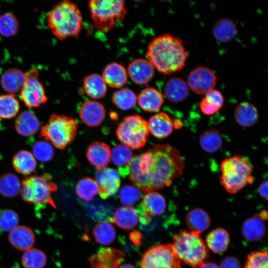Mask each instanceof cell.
Masks as SVG:
<instances>
[{
    "instance_id": "42",
    "label": "cell",
    "mask_w": 268,
    "mask_h": 268,
    "mask_svg": "<svg viewBox=\"0 0 268 268\" xmlns=\"http://www.w3.org/2000/svg\"><path fill=\"white\" fill-rule=\"evenodd\" d=\"M75 192L80 199L89 201L98 193V186L95 180L90 177H86L77 183Z\"/></svg>"
},
{
    "instance_id": "46",
    "label": "cell",
    "mask_w": 268,
    "mask_h": 268,
    "mask_svg": "<svg viewBox=\"0 0 268 268\" xmlns=\"http://www.w3.org/2000/svg\"><path fill=\"white\" fill-rule=\"evenodd\" d=\"M268 253L267 250L256 251L249 254L244 268H268Z\"/></svg>"
},
{
    "instance_id": "12",
    "label": "cell",
    "mask_w": 268,
    "mask_h": 268,
    "mask_svg": "<svg viewBox=\"0 0 268 268\" xmlns=\"http://www.w3.org/2000/svg\"><path fill=\"white\" fill-rule=\"evenodd\" d=\"M216 81V75L211 69L205 67H198L189 74L187 84L195 93L205 94L214 89Z\"/></svg>"
},
{
    "instance_id": "45",
    "label": "cell",
    "mask_w": 268,
    "mask_h": 268,
    "mask_svg": "<svg viewBox=\"0 0 268 268\" xmlns=\"http://www.w3.org/2000/svg\"><path fill=\"white\" fill-rule=\"evenodd\" d=\"M142 197L140 190L137 188L129 185L124 186L120 190L119 197L121 203L127 206L134 205Z\"/></svg>"
},
{
    "instance_id": "11",
    "label": "cell",
    "mask_w": 268,
    "mask_h": 268,
    "mask_svg": "<svg viewBox=\"0 0 268 268\" xmlns=\"http://www.w3.org/2000/svg\"><path fill=\"white\" fill-rule=\"evenodd\" d=\"M39 73L35 67L24 72L25 81L20 97L28 107H39L48 100L44 86L38 78Z\"/></svg>"
},
{
    "instance_id": "49",
    "label": "cell",
    "mask_w": 268,
    "mask_h": 268,
    "mask_svg": "<svg viewBox=\"0 0 268 268\" xmlns=\"http://www.w3.org/2000/svg\"><path fill=\"white\" fill-rule=\"evenodd\" d=\"M141 234L139 231L135 230L130 233L129 238L135 246H138L141 243Z\"/></svg>"
},
{
    "instance_id": "31",
    "label": "cell",
    "mask_w": 268,
    "mask_h": 268,
    "mask_svg": "<svg viewBox=\"0 0 268 268\" xmlns=\"http://www.w3.org/2000/svg\"><path fill=\"white\" fill-rule=\"evenodd\" d=\"M185 221L191 231L199 234L206 230L210 224L209 215L200 208H195L190 210L186 216Z\"/></svg>"
},
{
    "instance_id": "3",
    "label": "cell",
    "mask_w": 268,
    "mask_h": 268,
    "mask_svg": "<svg viewBox=\"0 0 268 268\" xmlns=\"http://www.w3.org/2000/svg\"><path fill=\"white\" fill-rule=\"evenodd\" d=\"M48 26L60 40L77 37L82 28V17L77 5L64 0L56 4L48 12Z\"/></svg>"
},
{
    "instance_id": "30",
    "label": "cell",
    "mask_w": 268,
    "mask_h": 268,
    "mask_svg": "<svg viewBox=\"0 0 268 268\" xmlns=\"http://www.w3.org/2000/svg\"><path fill=\"white\" fill-rule=\"evenodd\" d=\"M206 246L215 254L225 252L230 242V236L227 231L217 228L210 231L206 237Z\"/></svg>"
},
{
    "instance_id": "52",
    "label": "cell",
    "mask_w": 268,
    "mask_h": 268,
    "mask_svg": "<svg viewBox=\"0 0 268 268\" xmlns=\"http://www.w3.org/2000/svg\"><path fill=\"white\" fill-rule=\"evenodd\" d=\"M173 126L175 128H180L181 127V124H182L181 121L176 119L174 120V122H173Z\"/></svg>"
},
{
    "instance_id": "13",
    "label": "cell",
    "mask_w": 268,
    "mask_h": 268,
    "mask_svg": "<svg viewBox=\"0 0 268 268\" xmlns=\"http://www.w3.org/2000/svg\"><path fill=\"white\" fill-rule=\"evenodd\" d=\"M98 193L102 199H107L115 195L120 188L121 180L118 172L115 169L105 167L95 172Z\"/></svg>"
},
{
    "instance_id": "21",
    "label": "cell",
    "mask_w": 268,
    "mask_h": 268,
    "mask_svg": "<svg viewBox=\"0 0 268 268\" xmlns=\"http://www.w3.org/2000/svg\"><path fill=\"white\" fill-rule=\"evenodd\" d=\"M102 77L106 84L113 88L123 87L127 81L128 73L121 64L112 63L104 68Z\"/></svg>"
},
{
    "instance_id": "48",
    "label": "cell",
    "mask_w": 268,
    "mask_h": 268,
    "mask_svg": "<svg viewBox=\"0 0 268 268\" xmlns=\"http://www.w3.org/2000/svg\"><path fill=\"white\" fill-rule=\"evenodd\" d=\"M219 268H242L239 261L233 256L227 257L222 260Z\"/></svg>"
},
{
    "instance_id": "18",
    "label": "cell",
    "mask_w": 268,
    "mask_h": 268,
    "mask_svg": "<svg viewBox=\"0 0 268 268\" xmlns=\"http://www.w3.org/2000/svg\"><path fill=\"white\" fill-rule=\"evenodd\" d=\"M8 240L15 248L25 251L31 248L35 241V234L29 227L18 225L9 232Z\"/></svg>"
},
{
    "instance_id": "44",
    "label": "cell",
    "mask_w": 268,
    "mask_h": 268,
    "mask_svg": "<svg viewBox=\"0 0 268 268\" xmlns=\"http://www.w3.org/2000/svg\"><path fill=\"white\" fill-rule=\"evenodd\" d=\"M32 151L35 158L42 162L50 161L54 156V151L52 145L44 140L35 142L32 145Z\"/></svg>"
},
{
    "instance_id": "34",
    "label": "cell",
    "mask_w": 268,
    "mask_h": 268,
    "mask_svg": "<svg viewBox=\"0 0 268 268\" xmlns=\"http://www.w3.org/2000/svg\"><path fill=\"white\" fill-rule=\"evenodd\" d=\"M12 162L14 170L23 175L31 174L37 167L36 160L32 153L26 150L18 151L13 156Z\"/></svg>"
},
{
    "instance_id": "35",
    "label": "cell",
    "mask_w": 268,
    "mask_h": 268,
    "mask_svg": "<svg viewBox=\"0 0 268 268\" xmlns=\"http://www.w3.org/2000/svg\"><path fill=\"white\" fill-rule=\"evenodd\" d=\"M224 101L222 93L213 89L205 94L200 102V107L204 115H212L222 108Z\"/></svg>"
},
{
    "instance_id": "41",
    "label": "cell",
    "mask_w": 268,
    "mask_h": 268,
    "mask_svg": "<svg viewBox=\"0 0 268 268\" xmlns=\"http://www.w3.org/2000/svg\"><path fill=\"white\" fill-rule=\"evenodd\" d=\"M112 99L113 103L122 110L134 108L137 101L135 94L128 88H123L114 92Z\"/></svg>"
},
{
    "instance_id": "26",
    "label": "cell",
    "mask_w": 268,
    "mask_h": 268,
    "mask_svg": "<svg viewBox=\"0 0 268 268\" xmlns=\"http://www.w3.org/2000/svg\"><path fill=\"white\" fill-rule=\"evenodd\" d=\"M139 206L143 212L149 216H156L164 212L166 208V202L161 194L153 191L146 193Z\"/></svg>"
},
{
    "instance_id": "7",
    "label": "cell",
    "mask_w": 268,
    "mask_h": 268,
    "mask_svg": "<svg viewBox=\"0 0 268 268\" xmlns=\"http://www.w3.org/2000/svg\"><path fill=\"white\" fill-rule=\"evenodd\" d=\"M78 124L73 118L53 114L41 127L40 136L60 149H64L75 139Z\"/></svg>"
},
{
    "instance_id": "40",
    "label": "cell",
    "mask_w": 268,
    "mask_h": 268,
    "mask_svg": "<svg viewBox=\"0 0 268 268\" xmlns=\"http://www.w3.org/2000/svg\"><path fill=\"white\" fill-rule=\"evenodd\" d=\"M19 103L13 94L0 95V118L10 119L18 113Z\"/></svg>"
},
{
    "instance_id": "4",
    "label": "cell",
    "mask_w": 268,
    "mask_h": 268,
    "mask_svg": "<svg viewBox=\"0 0 268 268\" xmlns=\"http://www.w3.org/2000/svg\"><path fill=\"white\" fill-rule=\"evenodd\" d=\"M220 182L229 193H238L254 181L253 168L244 157L235 155L224 159L220 164Z\"/></svg>"
},
{
    "instance_id": "5",
    "label": "cell",
    "mask_w": 268,
    "mask_h": 268,
    "mask_svg": "<svg viewBox=\"0 0 268 268\" xmlns=\"http://www.w3.org/2000/svg\"><path fill=\"white\" fill-rule=\"evenodd\" d=\"M171 246L181 262L194 268L205 262L208 257V248L197 232L181 230L173 236Z\"/></svg>"
},
{
    "instance_id": "27",
    "label": "cell",
    "mask_w": 268,
    "mask_h": 268,
    "mask_svg": "<svg viewBox=\"0 0 268 268\" xmlns=\"http://www.w3.org/2000/svg\"><path fill=\"white\" fill-rule=\"evenodd\" d=\"M134 156L130 148L124 144H118L111 150V159L118 167V172L123 177L128 175L129 165Z\"/></svg>"
},
{
    "instance_id": "17",
    "label": "cell",
    "mask_w": 268,
    "mask_h": 268,
    "mask_svg": "<svg viewBox=\"0 0 268 268\" xmlns=\"http://www.w3.org/2000/svg\"><path fill=\"white\" fill-rule=\"evenodd\" d=\"M86 156L89 163L97 169L105 168L111 160L110 147L103 142H92L86 149Z\"/></svg>"
},
{
    "instance_id": "50",
    "label": "cell",
    "mask_w": 268,
    "mask_h": 268,
    "mask_svg": "<svg viewBox=\"0 0 268 268\" xmlns=\"http://www.w3.org/2000/svg\"><path fill=\"white\" fill-rule=\"evenodd\" d=\"M258 193L261 198L268 200V181L267 180L261 183L258 187Z\"/></svg>"
},
{
    "instance_id": "23",
    "label": "cell",
    "mask_w": 268,
    "mask_h": 268,
    "mask_svg": "<svg viewBox=\"0 0 268 268\" xmlns=\"http://www.w3.org/2000/svg\"><path fill=\"white\" fill-rule=\"evenodd\" d=\"M0 81L2 88L13 94L21 91L25 83V76L20 69L10 68L2 73Z\"/></svg>"
},
{
    "instance_id": "51",
    "label": "cell",
    "mask_w": 268,
    "mask_h": 268,
    "mask_svg": "<svg viewBox=\"0 0 268 268\" xmlns=\"http://www.w3.org/2000/svg\"><path fill=\"white\" fill-rule=\"evenodd\" d=\"M198 268H219V267L214 263L204 262L199 266Z\"/></svg>"
},
{
    "instance_id": "36",
    "label": "cell",
    "mask_w": 268,
    "mask_h": 268,
    "mask_svg": "<svg viewBox=\"0 0 268 268\" xmlns=\"http://www.w3.org/2000/svg\"><path fill=\"white\" fill-rule=\"evenodd\" d=\"M21 185L14 174L8 173L0 176V194L7 198L16 197L20 193Z\"/></svg>"
},
{
    "instance_id": "38",
    "label": "cell",
    "mask_w": 268,
    "mask_h": 268,
    "mask_svg": "<svg viewBox=\"0 0 268 268\" xmlns=\"http://www.w3.org/2000/svg\"><path fill=\"white\" fill-rule=\"evenodd\" d=\"M116 234L113 226L106 221L97 223L93 229V236L95 241L102 245L112 243L116 238Z\"/></svg>"
},
{
    "instance_id": "2",
    "label": "cell",
    "mask_w": 268,
    "mask_h": 268,
    "mask_svg": "<svg viewBox=\"0 0 268 268\" xmlns=\"http://www.w3.org/2000/svg\"><path fill=\"white\" fill-rule=\"evenodd\" d=\"M146 56L154 68L162 74H169L184 67L188 53L181 39L164 34L150 42Z\"/></svg>"
},
{
    "instance_id": "19",
    "label": "cell",
    "mask_w": 268,
    "mask_h": 268,
    "mask_svg": "<svg viewBox=\"0 0 268 268\" xmlns=\"http://www.w3.org/2000/svg\"><path fill=\"white\" fill-rule=\"evenodd\" d=\"M148 125L149 132L159 139L170 135L174 128L171 118L165 112H160L152 116L149 120Z\"/></svg>"
},
{
    "instance_id": "33",
    "label": "cell",
    "mask_w": 268,
    "mask_h": 268,
    "mask_svg": "<svg viewBox=\"0 0 268 268\" xmlns=\"http://www.w3.org/2000/svg\"><path fill=\"white\" fill-rule=\"evenodd\" d=\"M83 89L86 94L92 99H100L106 95L107 84L102 76L92 73L83 79Z\"/></svg>"
},
{
    "instance_id": "8",
    "label": "cell",
    "mask_w": 268,
    "mask_h": 268,
    "mask_svg": "<svg viewBox=\"0 0 268 268\" xmlns=\"http://www.w3.org/2000/svg\"><path fill=\"white\" fill-rule=\"evenodd\" d=\"M91 18L99 31H110L118 20H123L127 13L123 0H91L88 3Z\"/></svg>"
},
{
    "instance_id": "1",
    "label": "cell",
    "mask_w": 268,
    "mask_h": 268,
    "mask_svg": "<svg viewBox=\"0 0 268 268\" xmlns=\"http://www.w3.org/2000/svg\"><path fill=\"white\" fill-rule=\"evenodd\" d=\"M185 162L179 151L168 144H157L133 158L129 178L143 193L169 187L180 177Z\"/></svg>"
},
{
    "instance_id": "29",
    "label": "cell",
    "mask_w": 268,
    "mask_h": 268,
    "mask_svg": "<svg viewBox=\"0 0 268 268\" xmlns=\"http://www.w3.org/2000/svg\"><path fill=\"white\" fill-rule=\"evenodd\" d=\"M237 33V28L235 23L228 18H222L217 20L212 27L214 37L216 40L222 43L232 41Z\"/></svg>"
},
{
    "instance_id": "10",
    "label": "cell",
    "mask_w": 268,
    "mask_h": 268,
    "mask_svg": "<svg viewBox=\"0 0 268 268\" xmlns=\"http://www.w3.org/2000/svg\"><path fill=\"white\" fill-rule=\"evenodd\" d=\"M140 268H181V265L171 244H160L145 252L140 261Z\"/></svg>"
},
{
    "instance_id": "6",
    "label": "cell",
    "mask_w": 268,
    "mask_h": 268,
    "mask_svg": "<svg viewBox=\"0 0 268 268\" xmlns=\"http://www.w3.org/2000/svg\"><path fill=\"white\" fill-rule=\"evenodd\" d=\"M21 185L20 194L25 202L41 207L47 205L56 207L52 195L57 190L58 186L50 174L26 177Z\"/></svg>"
},
{
    "instance_id": "43",
    "label": "cell",
    "mask_w": 268,
    "mask_h": 268,
    "mask_svg": "<svg viewBox=\"0 0 268 268\" xmlns=\"http://www.w3.org/2000/svg\"><path fill=\"white\" fill-rule=\"evenodd\" d=\"M19 29V22L15 16L10 12L0 15V34L5 37L16 35Z\"/></svg>"
},
{
    "instance_id": "24",
    "label": "cell",
    "mask_w": 268,
    "mask_h": 268,
    "mask_svg": "<svg viewBox=\"0 0 268 268\" xmlns=\"http://www.w3.org/2000/svg\"><path fill=\"white\" fill-rule=\"evenodd\" d=\"M234 116L237 123L242 127H251L259 120V112L256 106L248 102L240 103L236 107Z\"/></svg>"
},
{
    "instance_id": "32",
    "label": "cell",
    "mask_w": 268,
    "mask_h": 268,
    "mask_svg": "<svg viewBox=\"0 0 268 268\" xmlns=\"http://www.w3.org/2000/svg\"><path fill=\"white\" fill-rule=\"evenodd\" d=\"M242 233L245 239L250 241H256L262 239L266 231L264 220L256 214L247 219L242 226Z\"/></svg>"
},
{
    "instance_id": "15",
    "label": "cell",
    "mask_w": 268,
    "mask_h": 268,
    "mask_svg": "<svg viewBox=\"0 0 268 268\" xmlns=\"http://www.w3.org/2000/svg\"><path fill=\"white\" fill-rule=\"evenodd\" d=\"M79 116L86 125L89 127H97L105 117V109L100 102L89 100L84 102L79 110Z\"/></svg>"
},
{
    "instance_id": "37",
    "label": "cell",
    "mask_w": 268,
    "mask_h": 268,
    "mask_svg": "<svg viewBox=\"0 0 268 268\" xmlns=\"http://www.w3.org/2000/svg\"><path fill=\"white\" fill-rule=\"evenodd\" d=\"M199 142L201 148L209 153L218 151L223 143L220 133L213 129L202 132L200 135Z\"/></svg>"
},
{
    "instance_id": "9",
    "label": "cell",
    "mask_w": 268,
    "mask_h": 268,
    "mask_svg": "<svg viewBox=\"0 0 268 268\" xmlns=\"http://www.w3.org/2000/svg\"><path fill=\"white\" fill-rule=\"evenodd\" d=\"M149 134L148 123L138 115L125 117L116 130L117 136L123 144L135 149L145 145Z\"/></svg>"
},
{
    "instance_id": "16",
    "label": "cell",
    "mask_w": 268,
    "mask_h": 268,
    "mask_svg": "<svg viewBox=\"0 0 268 268\" xmlns=\"http://www.w3.org/2000/svg\"><path fill=\"white\" fill-rule=\"evenodd\" d=\"M127 73L133 82L143 85L153 78L154 68L148 60L138 59L129 64Z\"/></svg>"
},
{
    "instance_id": "53",
    "label": "cell",
    "mask_w": 268,
    "mask_h": 268,
    "mask_svg": "<svg viewBox=\"0 0 268 268\" xmlns=\"http://www.w3.org/2000/svg\"><path fill=\"white\" fill-rule=\"evenodd\" d=\"M119 268H135L134 266L130 264H125Z\"/></svg>"
},
{
    "instance_id": "25",
    "label": "cell",
    "mask_w": 268,
    "mask_h": 268,
    "mask_svg": "<svg viewBox=\"0 0 268 268\" xmlns=\"http://www.w3.org/2000/svg\"><path fill=\"white\" fill-rule=\"evenodd\" d=\"M137 99L140 107L149 112L159 111L164 101L162 93L152 87L143 89L139 94Z\"/></svg>"
},
{
    "instance_id": "22",
    "label": "cell",
    "mask_w": 268,
    "mask_h": 268,
    "mask_svg": "<svg viewBox=\"0 0 268 268\" xmlns=\"http://www.w3.org/2000/svg\"><path fill=\"white\" fill-rule=\"evenodd\" d=\"M164 92L165 97L173 102H179L188 96L189 88L187 83L180 77H172L166 82Z\"/></svg>"
},
{
    "instance_id": "39",
    "label": "cell",
    "mask_w": 268,
    "mask_h": 268,
    "mask_svg": "<svg viewBox=\"0 0 268 268\" xmlns=\"http://www.w3.org/2000/svg\"><path fill=\"white\" fill-rule=\"evenodd\" d=\"M21 263L25 268H44L47 263V257L41 250L31 248L24 251Z\"/></svg>"
},
{
    "instance_id": "20",
    "label": "cell",
    "mask_w": 268,
    "mask_h": 268,
    "mask_svg": "<svg viewBox=\"0 0 268 268\" xmlns=\"http://www.w3.org/2000/svg\"><path fill=\"white\" fill-rule=\"evenodd\" d=\"M14 127L16 132L23 136L34 135L40 128V122L36 115L31 111L25 110L16 117Z\"/></svg>"
},
{
    "instance_id": "47",
    "label": "cell",
    "mask_w": 268,
    "mask_h": 268,
    "mask_svg": "<svg viewBox=\"0 0 268 268\" xmlns=\"http://www.w3.org/2000/svg\"><path fill=\"white\" fill-rule=\"evenodd\" d=\"M19 222L17 213L11 209H5L0 211V229L3 231L10 232L17 226Z\"/></svg>"
},
{
    "instance_id": "14",
    "label": "cell",
    "mask_w": 268,
    "mask_h": 268,
    "mask_svg": "<svg viewBox=\"0 0 268 268\" xmlns=\"http://www.w3.org/2000/svg\"><path fill=\"white\" fill-rule=\"evenodd\" d=\"M125 254L113 248L99 251L88 258L92 268H119Z\"/></svg>"
},
{
    "instance_id": "28",
    "label": "cell",
    "mask_w": 268,
    "mask_h": 268,
    "mask_svg": "<svg viewBox=\"0 0 268 268\" xmlns=\"http://www.w3.org/2000/svg\"><path fill=\"white\" fill-rule=\"evenodd\" d=\"M138 213L136 209L130 206L117 208L111 218V221L124 230H129L137 224Z\"/></svg>"
}]
</instances>
